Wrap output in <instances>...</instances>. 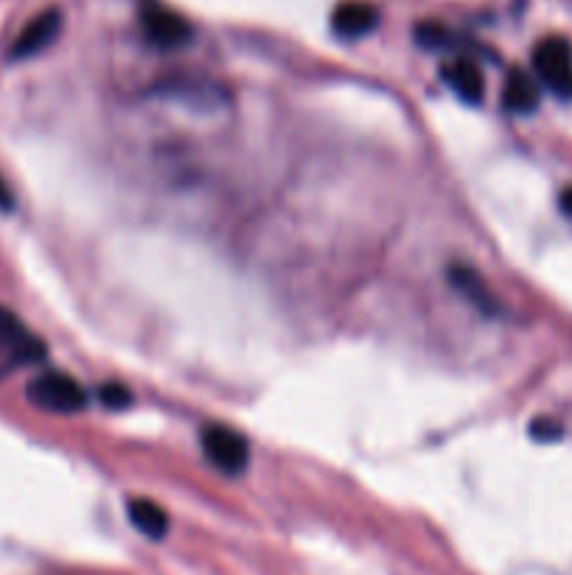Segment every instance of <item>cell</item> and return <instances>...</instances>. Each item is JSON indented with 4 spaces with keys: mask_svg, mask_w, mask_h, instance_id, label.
Masks as SVG:
<instances>
[{
    "mask_svg": "<svg viewBox=\"0 0 572 575\" xmlns=\"http://www.w3.org/2000/svg\"><path fill=\"white\" fill-rule=\"evenodd\" d=\"M129 523L149 539H163L168 533V514L147 497H132L127 503Z\"/></svg>",
    "mask_w": 572,
    "mask_h": 575,
    "instance_id": "obj_11",
    "label": "cell"
},
{
    "mask_svg": "<svg viewBox=\"0 0 572 575\" xmlns=\"http://www.w3.org/2000/svg\"><path fill=\"white\" fill-rule=\"evenodd\" d=\"M541 87L534 77L522 68H514L505 79V87H502V107L516 116H527L539 107Z\"/></svg>",
    "mask_w": 572,
    "mask_h": 575,
    "instance_id": "obj_10",
    "label": "cell"
},
{
    "mask_svg": "<svg viewBox=\"0 0 572 575\" xmlns=\"http://www.w3.org/2000/svg\"><path fill=\"white\" fill-rule=\"evenodd\" d=\"M441 79L469 104H480L482 96H486V79H482V71L475 59H450L441 66Z\"/></svg>",
    "mask_w": 572,
    "mask_h": 575,
    "instance_id": "obj_7",
    "label": "cell"
},
{
    "mask_svg": "<svg viewBox=\"0 0 572 575\" xmlns=\"http://www.w3.org/2000/svg\"><path fill=\"white\" fill-rule=\"evenodd\" d=\"M26 396L34 408L59 415L82 413L87 408V394H84L82 385L71 374H62V371H46V374L34 376L28 382Z\"/></svg>",
    "mask_w": 572,
    "mask_h": 575,
    "instance_id": "obj_1",
    "label": "cell"
},
{
    "mask_svg": "<svg viewBox=\"0 0 572 575\" xmlns=\"http://www.w3.org/2000/svg\"><path fill=\"white\" fill-rule=\"evenodd\" d=\"M0 208H12V195H9V188L3 186V183H0Z\"/></svg>",
    "mask_w": 572,
    "mask_h": 575,
    "instance_id": "obj_16",
    "label": "cell"
},
{
    "mask_svg": "<svg viewBox=\"0 0 572 575\" xmlns=\"http://www.w3.org/2000/svg\"><path fill=\"white\" fill-rule=\"evenodd\" d=\"M530 435H534L536 441H556V438H561L559 421H553V419H536L534 424H530Z\"/></svg>",
    "mask_w": 572,
    "mask_h": 575,
    "instance_id": "obj_14",
    "label": "cell"
},
{
    "mask_svg": "<svg viewBox=\"0 0 572 575\" xmlns=\"http://www.w3.org/2000/svg\"><path fill=\"white\" fill-rule=\"evenodd\" d=\"M416 37L424 43V46H446V39H450V28L441 26V23H421L416 28Z\"/></svg>",
    "mask_w": 572,
    "mask_h": 575,
    "instance_id": "obj_13",
    "label": "cell"
},
{
    "mask_svg": "<svg viewBox=\"0 0 572 575\" xmlns=\"http://www.w3.org/2000/svg\"><path fill=\"white\" fill-rule=\"evenodd\" d=\"M138 17H141L143 34L161 48H180L194 37L191 23L180 12L163 7L157 0H143Z\"/></svg>",
    "mask_w": 572,
    "mask_h": 575,
    "instance_id": "obj_4",
    "label": "cell"
},
{
    "mask_svg": "<svg viewBox=\"0 0 572 575\" xmlns=\"http://www.w3.org/2000/svg\"><path fill=\"white\" fill-rule=\"evenodd\" d=\"M59 28H62V12H59L57 7L43 9V12L34 14L26 26H23V32L17 34V39L12 43V51H9V57L28 59V57H34V54L46 51L54 39H57Z\"/></svg>",
    "mask_w": 572,
    "mask_h": 575,
    "instance_id": "obj_5",
    "label": "cell"
},
{
    "mask_svg": "<svg viewBox=\"0 0 572 575\" xmlns=\"http://www.w3.org/2000/svg\"><path fill=\"white\" fill-rule=\"evenodd\" d=\"M200 444L206 458L217 466L219 472L231 474V478L245 472L247 463H250V444H247L245 435L236 433L227 424H217V421L206 424L200 433Z\"/></svg>",
    "mask_w": 572,
    "mask_h": 575,
    "instance_id": "obj_2",
    "label": "cell"
},
{
    "mask_svg": "<svg viewBox=\"0 0 572 575\" xmlns=\"http://www.w3.org/2000/svg\"><path fill=\"white\" fill-rule=\"evenodd\" d=\"M98 399H102L104 408L109 410H124L132 404V394H129L124 385H118V382H109V385L98 388Z\"/></svg>",
    "mask_w": 572,
    "mask_h": 575,
    "instance_id": "obj_12",
    "label": "cell"
},
{
    "mask_svg": "<svg viewBox=\"0 0 572 575\" xmlns=\"http://www.w3.org/2000/svg\"><path fill=\"white\" fill-rule=\"evenodd\" d=\"M561 211H564V214H570V216H572V186L567 188L564 195H561Z\"/></svg>",
    "mask_w": 572,
    "mask_h": 575,
    "instance_id": "obj_15",
    "label": "cell"
},
{
    "mask_svg": "<svg viewBox=\"0 0 572 575\" xmlns=\"http://www.w3.org/2000/svg\"><path fill=\"white\" fill-rule=\"evenodd\" d=\"M380 23V9L367 0H342L331 14V26L340 37H362Z\"/></svg>",
    "mask_w": 572,
    "mask_h": 575,
    "instance_id": "obj_9",
    "label": "cell"
},
{
    "mask_svg": "<svg viewBox=\"0 0 572 575\" xmlns=\"http://www.w3.org/2000/svg\"><path fill=\"white\" fill-rule=\"evenodd\" d=\"M536 79L559 98H572V46L564 37H545L534 48Z\"/></svg>",
    "mask_w": 572,
    "mask_h": 575,
    "instance_id": "obj_3",
    "label": "cell"
},
{
    "mask_svg": "<svg viewBox=\"0 0 572 575\" xmlns=\"http://www.w3.org/2000/svg\"><path fill=\"white\" fill-rule=\"evenodd\" d=\"M450 281L452 286H455V290L475 306V309L482 312V315H500V304H497L494 292L489 290V284L482 281V275L475 270V267L452 265Z\"/></svg>",
    "mask_w": 572,
    "mask_h": 575,
    "instance_id": "obj_8",
    "label": "cell"
},
{
    "mask_svg": "<svg viewBox=\"0 0 572 575\" xmlns=\"http://www.w3.org/2000/svg\"><path fill=\"white\" fill-rule=\"evenodd\" d=\"M0 349H7L14 362H37L46 356V345L9 309H0Z\"/></svg>",
    "mask_w": 572,
    "mask_h": 575,
    "instance_id": "obj_6",
    "label": "cell"
}]
</instances>
